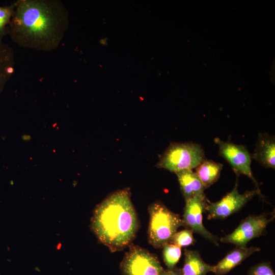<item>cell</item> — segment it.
Here are the masks:
<instances>
[{"label":"cell","instance_id":"obj_11","mask_svg":"<svg viewBox=\"0 0 275 275\" xmlns=\"http://www.w3.org/2000/svg\"><path fill=\"white\" fill-rule=\"evenodd\" d=\"M253 158L262 166L275 169V138L266 133L258 134Z\"/></svg>","mask_w":275,"mask_h":275},{"label":"cell","instance_id":"obj_10","mask_svg":"<svg viewBox=\"0 0 275 275\" xmlns=\"http://www.w3.org/2000/svg\"><path fill=\"white\" fill-rule=\"evenodd\" d=\"M260 250L258 247L236 246L214 266L212 272L216 275L227 274L251 255Z\"/></svg>","mask_w":275,"mask_h":275},{"label":"cell","instance_id":"obj_5","mask_svg":"<svg viewBox=\"0 0 275 275\" xmlns=\"http://www.w3.org/2000/svg\"><path fill=\"white\" fill-rule=\"evenodd\" d=\"M274 218V212L249 216L232 233L222 237L220 241L233 243L237 246H246L251 240L261 236L265 232Z\"/></svg>","mask_w":275,"mask_h":275},{"label":"cell","instance_id":"obj_16","mask_svg":"<svg viewBox=\"0 0 275 275\" xmlns=\"http://www.w3.org/2000/svg\"><path fill=\"white\" fill-rule=\"evenodd\" d=\"M17 5V1L9 5L0 6V43L8 34V26Z\"/></svg>","mask_w":275,"mask_h":275},{"label":"cell","instance_id":"obj_12","mask_svg":"<svg viewBox=\"0 0 275 275\" xmlns=\"http://www.w3.org/2000/svg\"><path fill=\"white\" fill-rule=\"evenodd\" d=\"M185 201L198 196L204 195L205 188L192 170H183L175 173Z\"/></svg>","mask_w":275,"mask_h":275},{"label":"cell","instance_id":"obj_19","mask_svg":"<svg viewBox=\"0 0 275 275\" xmlns=\"http://www.w3.org/2000/svg\"><path fill=\"white\" fill-rule=\"evenodd\" d=\"M248 275H274V273L270 263L269 262H263L252 267Z\"/></svg>","mask_w":275,"mask_h":275},{"label":"cell","instance_id":"obj_18","mask_svg":"<svg viewBox=\"0 0 275 275\" xmlns=\"http://www.w3.org/2000/svg\"><path fill=\"white\" fill-rule=\"evenodd\" d=\"M195 241L193 236V231L190 229H186L176 232L169 243L176 244L181 248L193 244Z\"/></svg>","mask_w":275,"mask_h":275},{"label":"cell","instance_id":"obj_17","mask_svg":"<svg viewBox=\"0 0 275 275\" xmlns=\"http://www.w3.org/2000/svg\"><path fill=\"white\" fill-rule=\"evenodd\" d=\"M162 248L163 261L168 268L171 269L175 267L181 257V247L168 243L164 245Z\"/></svg>","mask_w":275,"mask_h":275},{"label":"cell","instance_id":"obj_8","mask_svg":"<svg viewBox=\"0 0 275 275\" xmlns=\"http://www.w3.org/2000/svg\"><path fill=\"white\" fill-rule=\"evenodd\" d=\"M214 142L218 147L219 155L230 163L236 173L250 178L256 184L257 189L260 190L252 172L251 156L247 149L241 145L224 142L218 138L214 139Z\"/></svg>","mask_w":275,"mask_h":275},{"label":"cell","instance_id":"obj_6","mask_svg":"<svg viewBox=\"0 0 275 275\" xmlns=\"http://www.w3.org/2000/svg\"><path fill=\"white\" fill-rule=\"evenodd\" d=\"M121 268L124 275H159L163 270L156 256L137 246L126 254Z\"/></svg>","mask_w":275,"mask_h":275},{"label":"cell","instance_id":"obj_15","mask_svg":"<svg viewBox=\"0 0 275 275\" xmlns=\"http://www.w3.org/2000/svg\"><path fill=\"white\" fill-rule=\"evenodd\" d=\"M223 165L213 160L204 159L196 169L195 173L205 189L210 187L219 179Z\"/></svg>","mask_w":275,"mask_h":275},{"label":"cell","instance_id":"obj_7","mask_svg":"<svg viewBox=\"0 0 275 275\" xmlns=\"http://www.w3.org/2000/svg\"><path fill=\"white\" fill-rule=\"evenodd\" d=\"M257 195H260V191L257 188L240 194L238 190L237 180L233 189L219 201L207 204L205 210L208 212L207 218H225L238 211Z\"/></svg>","mask_w":275,"mask_h":275},{"label":"cell","instance_id":"obj_13","mask_svg":"<svg viewBox=\"0 0 275 275\" xmlns=\"http://www.w3.org/2000/svg\"><path fill=\"white\" fill-rule=\"evenodd\" d=\"M213 267L204 261L199 252L185 250L184 265L181 269L182 275H206L213 271Z\"/></svg>","mask_w":275,"mask_h":275},{"label":"cell","instance_id":"obj_2","mask_svg":"<svg viewBox=\"0 0 275 275\" xmlns=\"http://www.w3.org/2000/svg\"><path fill=\"white\" fill-rule=\"evenodd\" d=\"M92 228L99 240L112 252L128 245L138 228L128 191H116L102 201L94 211Z\"/></svg>","mask_w":275,"mask_h":275},{"label":"cell","instance_id":"obj_20","mask_svg":"<svg viewBox=\"0 0 275 275\" xmlns=\"http://www.w3.org/2000/svg\"><path fill=\"white\" fill-rule=\"evenodd\" d=\"M159 275H182L181 269L177 267L163 270Z\"/></svg>","mask_w":275,"mask_h":275},{"label":"cell","instance_id":"obj_9","mask_svg":"<svg viewBox=\"0 0 275 275\" xmlns=\"http://www.w3.org/2000/svg\"><path fill=\"white\" fill-rule=\"evenodd\" d=\"M185 202L182 219L185 226L218 245L217 237L207 230L203 224L202 215L207 204L205 195L198 196Z\"/></svg>","mask_w":275,"mask_h":275},{"label":"cell","instance_id":"obj_1","mask_svg":"<svg viewBox=\"0 0 275 275\" xmlns=\"http://www.w3.org/2000/svg\"><path fill=\"white\" fill-rule=\"evenodd\" d=\"M69 14L59 0H18L8 26L18 45L42 51L57 49L64 37Z\"/></svg>","mask_w":275,"mask_h":275},{"label":"cell","instance_id":"obj_3","mask_svg":"<svg viewBox=\"0 0 275 275\" xmlns=\"http://www.w3.org/2000/svg\"><path fill=\"white\" fill-rule=\"evenodd\" d=\"M149 243L156 249L161 248L171 241L178 228L185 226L180 216L159 201L152 204L149 209Z\"/></svg>","mask_w":275,"mask_h":275},{"label":"cell","instance_id":"obj_14","mask_svg":"<svg viewBox=\"0 0 275 275\" xmlns=\"http://www.w3.org/2000/svg\"><path fill=\"white\" fill-rule=\"evenodd\" d=\"M14 53L7 44L0 43V93L14 72Z\"/></svg>","mask_w":275,"mask_h":275},{"label":"cell","instance_id":"obj_4","mask_svg":"<svg viewBox=\"0 0 275 275\" xmlns=\"http://www.w3.org/2000/svg\"><path fill=\"white\" fill-rule=\"evenodd\" d=\"M204 159V151L199 144L172 143L160 156L156 167L176 173L195 169Z\"/></svg>","mask_w":275,"mask_h":275}]
</instances>
